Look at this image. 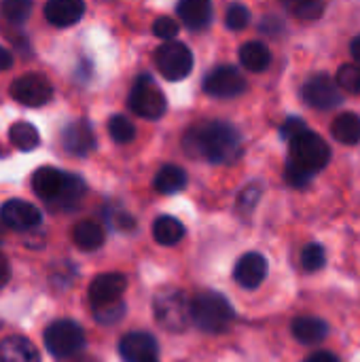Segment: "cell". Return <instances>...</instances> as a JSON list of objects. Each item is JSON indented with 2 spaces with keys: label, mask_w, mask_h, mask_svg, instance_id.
<instances>
[{
  "label": "cell",
  "mask_w": 360,
  "mask_h": 362,
  "mask_svg": "<svg viewBox=\"0 0 360 362\" xmlns=\"http://www.w3.org/2000/svg\"><path fill=\"white\" fill-rule=\"evenodd\" d=\"M182 146L189 155L210 163H233L242 155L240 132L227 121H202L193 125L185 134Z\"/></svg>",
  "instance_id": "6da1fadb"
},
{
  "label": "cell",
  "mask_w": 360,
  "mask_h": 362,
  "mask_svg": "<svg viewBox=\"0 0 360 362\" xmlns=\"http://www.w3.org/2000/svg\"><path fill=\"white\" fill-rule=\"evenodd\" d=\"M32 189L42 202L51 206H59V208H70L85 195L87 187L81 176L66 174L57 168L45 165L34 172Z\"/></svg>",
  "instance_id": "7a4b0ae2"
},
{
  "label": "cell",
  "mask_w": 360,
  "mask_h": 362,
  "mask_svg": "<svg viewBox=\"0 0 360 362\" xmlns=\"http://www.w3.org/2000/svg\"><path fill=\"white\" fill-rule=\"evenodd\" d=\"M233 318L231 303L219 293H199L191 301V322L204 333H225Z\"/></svg>",
  "instance_id": "3957f363"
},
{
  "label": "cell",
  "mask_w": 360,
  "mask_h": 362,
  "mask_svg": "<svg viewBox=\"0 0 360 362\" xmlns=\"http://www.w3.org/2000/svg\"><path fill=\"white\" fill-rule=\"evenodd\" d=\"M153 316L166 331L180 333L191 322V301L178 288H166L153 299Z\"/></svg>",
  "instance_id": "277c9868"
},
{
  "label": "cell",
  "mask_w": 360,
  "mask_h": 362,
  "mask_svg": "<svg viewBox=\"0 0 360 362\" xmlns=\"http://www.w3.org/2000/svg\"><path fill=\"white\" fill-rule=\"evenodd\" d=\"M291 155L289 161H293L295 165L316 174L323 168H327V163L331 161V148L329 144L314 132L306 129L299 136H295L291 142Z\"/></svg>",
  "instance_id": "5b68a950"
},
{
  "label": "cell",
  "mask_w": 360,
  "mask_h": 362,
  "mask_svg": "<svg viewBox=\"0 0 360 362\" xmlns=\"http://www.w3.org/2000/svg\"><path fill=\"white\" fill-rule=\"evenodd\" d=\"M45 346L55 358H70L85 348V333L72 320H57L45 331Z\"/></svg>",
  "instance_id": "8992f818"
},
{
  "label": "cell",
  "mask_w": 360,
  "mask_h": 362,
  "mask_svg": "<svg viewBox=\"0 0 360 362\" xmlns=\"http://www.w3.org/2000/svg\"><path fill=\"white\" fill-rule=\"evenodd\" d=\"M129 108L142 119L153 121V119L163 117V112L168 108L166 95L149 74H140L136 78V83L132 87V93H129Z\"/></svg>",
  "instance_id": "52a82bcc"
},
{
  "label": "cell",
  "mask_w": 360,
  "mask_h": 362,
  "mask_svg": "<svg viewBox=\"0 0 360 362\" xmlns=\"http://www.w3.org/2000/svg\"><path fill=\"white\" fill-rule=\"evenodd\" d=\"M155 64L163 78L182 81L193 70V51L178 40H168L155 51Z\"/></svg>",
  "instance_id": "ba28073f"
},
{
  "label": "cell",
  "mask_w": 360,
  "mask_h": 362,
  "mask_svg": "<svg viewBox=\"0 0 360 362\" xmlns=\"http://www.w3.org/2000/svg\"><path fill=\"white\" fill-rule=\"evenodd\" d=\"M204 91L212 98L229 100L246 91V78L236 66H216L204 78Z\"/></svg>",
  "instance_id": "9c48e42d"
},
{
  "label": "cell",
  "mask_w": 360,
  "mask_h": 362,
  "mask_svg": "<svg viewBox=\"0 0 360 362\" xmlns=\"http://www.w3.org/2000/svg\"><path fill=\"white\" fill-rule=\"evenodd\" d=\"M11 98L23 106L38 108V106H45L53 98V87L45 76L30 72V74H23L13 81Z\"/></svg>",
  "instance_id": "30bf717a"
},
{
  "label": "cell",
  "mask_w": 360,
  "mask_h": 362,
  "mask_svg": "<svg viewBox=\"0 0 360 362\" xmlns=\"http://www.w3.org/2000/svg\"><path fill=\"white\" fill-rule=\"evenodd\" d=\"M303 102L312 108L318 110H331L335 106H339L344 102V95L339 91V87L333 83V78L329 74H314L306 81L303 89H301Z\"/></svg>",
  "instance_id": "8fae6325"
},
{
  "label": "cell",
  "mask_w": 360,
  "mask_h": 362,
  "mask_svg": "<svg viewBox=\"0 0 360 362\" xmlns=\"http://www.w3.org/2000/svg\"><path fill=\"white\" fill-rule=\"evenodd\" d=\"M119 354L125 362H159V346L153 335L136 331L121 337Z\"/></svg>",
  "instance_id": "7c38bea8"
},
{
  "label": "cell",
  "mask_w": 360,
  "mask_h": 362,
  "mask_svg": "<svg viewBox=\"0 0 360 362\" xmlns=\"http://www.w3.org/2000/svg\"><path fill=\"white\" fill-rule=\"evenodd\" d=\"M40 210L23 199H8L0 208V221L17 231H28L40 225Z\"/></svg>",
  "instance_id": "4fadbf2b"
},
{
  "label": "cell",
  "mask_w": 360,
  "mask_h": 362,
  "mask_svg": "<svg viewBox=\"0 0 360 362\" xmlns=\"http://www.w3.org/2000/svg\"><path fill=\"white\" fill-rule=\"evenodd\" d=\"M125 288H127V278L123 274H102L89 284L87 297L91 308H98V305L121 301Z\"/></svg>",
  "instance_id": "5bb4252c"
},
{
  "label": "cell",
  "mask_w": 360,
  "mask_h": 362,
  "mask_svg": "<svg viewBox=\"0 0 360 362\" xmlns=\"http://www.w3.org/2000/svg\"><path fill=\"white\" fill-rule=\"evenodd\" d=\"M62 146L66 153L85 157L95 148V134L93 127L85 119H76L68 123L62 132Z\"/></svg>",
  "instance_id": "9a60e30c"
},
{
  "label": "cell",
  "mask_w": 360,
  "mask_h": 362,
  "mask_svg": "<svg viewBox=\"0 0 360 362\" xmlns=\"http://www.w3.org/2000/svg\"><path fill=\"white\" fill-rule=\"evenodd\" d=\"M233 278L242 288H259L267 278V261L259 252H246L233 269Z\"/></svg>",
  "instance_id": "2e32d148"
},
{
  "label": "cell",
  "mask_w": 360,
  "mask_h": 362,
  "mask_svg": "<svg viewBox=\"0 0 360 362\" xmlns=\"http://www.w3.org/2000/svg\"><path fill=\"white\" fill-rule=\"evenodd\" d=\"M85 13V2L83 0H47L45 4V17L49 23L57 28H68L81 21Z\"/></svg>",
  "instance_id": "e0dca14e"
},
{
  "label": "cell",
  "mask_w": 360,
  "mask_h": 362,
  "mask_svg": "<svg viewBox=\"0 0 360 362\" xmlns=\"http://www.w3.org/2000/svg\"><path fill=\"white\" fill-rule=\"evenodd\" d=\"M176 11L182 23L193 32H202L212 23V0H180Z\"/></svg>",
  "instance_id": "ac0fdd59"
},
{
  "label": "cell",
  "mask_w": 360,
  "mask_h": 362,
  "mask_svg": "<svg viewBox=\"0 0 360 362\" xmlns=\"http://www.w3.org/2000/svg\"><path fill=\"white\" fill-rule=\"evenodd\" d=\"M0 362H40V354L30 339L11 335L0 341Z\"/></svg>",
  "instance_id": "d6986e66"
},
{
  "label": "cell",
  "mask_w": 360,
  "mask_h": 362,
  "mask_svg": "<svg viewBox=\"0 0 360 362\" xmlns=\"http://www.w3.org/2000/svg\"><path fill=\"white\" fill-rule=\"evenodd\" d=\"M293 335L303 346H318L329 335V325L316 316H299L293 320Z\"/></svg>",
  "instance_id": "ffe728a7"
},
{
  "label": "cell",
  "mask_w": 360,
  "mask_h": 362,
  "mask_svg": "<svg viewBox=\"0 0 360 362\" xmlns=\"http://www.w3.org/2000/svg\"><path fill=\"white\" fill-rule=\"evenodd\" d=\"M72 242L81 250H87V252L98 250L104 244V229L95 221H81L72 229Z\"/></svg>",
  "instance_id": "44dd1931"
},
{
  "label": "cell",
  "mask_w": 360,
  "mask_h": 362,
  "mask_svg": "<svg viewBox=\"0 0 360 362\" xmlns=\"http://www.w3.org/2000/svg\"><path fill=\"white\" fill-rule=\"evenodd\" d=\"M240 62L244 68H248L252 72H263L272 64V53L263 42L250 40V42L240 47Z\"/></svg>",
  "instance_id": "7402d4cb"
},
{
  "label": "cell",
  "mask_w": 360,
  "mask_h": 362,
  "mask_svg": "<svg viewBox=\"0 0 360 362\" xmlns=\"http://www.w3.org/2000/svg\"><path fill=\"white\" fill-rule=\"evenodd\" d=\"M153 238L161 246H174L185 238V225L174 216H159L153 223Z\"/></svg>",
  "instance_id": "603a6c76"
},
{
  "label": "cell",
  "mask_w": 360,
  "mask_h": 362,
  "mask_svg": "<svg viewBox=\"0 0 360 362\" xmlns=\"http://www.w3.org/2000/svg\"><path fill=\"white\" fill-rule=\"evenodd\" d=\"M155 189L163 195H172L185 189L187 185V172L180 165H163L155 176Z\"/></svg>",
  "instance_id": "cb8c5ba5"
},
{
  "label": "cell",
  "mask_w": 360,
  "mask_h": 362,
  "mask_svg": "<svg viewBox=\"0 0 360 362\" xmlns=\"http://www.w3.org/2000/svg\"><path fill=\"white\" fill-rule=\"evenodd\" d=\"M331 134L342 144L360 142V117L354 112H344L331 123Z\"/></svg>",
  "instance_id": "d4e9b609"
},
{
  "label": "cell",
  "mask_w": 360,
  "mask_h": 362,
  "mask_svg": "<svg viewBox=\"0 0 360 362\" xmlns=\"http://www.w3.org/2000/svg\"><path fill=\"white\" fill-rule=\"evenodd\" d=\"M8 138H11V144L15 148H19V151H34L40 144L38 129L32 123H28V121L13 123L11 132H8Z\"/></svg>",
  "instance_id": "484cf974"
},
{
  "label": "cell",
  "mask_w": 360,
  "mask_h": 362,
  "mask_svg": "<svg viewBox=\"0 0 360 362\" xmlns=\"http://www.w3.org/2000/svg\"><path fill=\"white\" fill-rule=\"evenodd\" d=\"M286 11L293 17L299 19H318L325 11V2L323 0H282Z\"/></svg>",
  "instance_id": "4316f807"
},
{
  "label": "cell",
  "mask_w": 360,
  "mask_h": 362,
  "mask_svg": "<svg viewBox=\"0 0 360 362\" xmlns=\"http://www.w3.org/2000/svg\"><path fill=\"white\" fill-rule=\"evenodd\" d=\"M108 134L117 144H127L136 138V127L129 119H125L123 115H115L108 121Z\"/></svg>",
  "instance_id": "83f0119b"
},
{
  "label": "cell",
  "mask_w": 360,
  "mask_h": 362,
  "mask_svg": "<svg viewBox=\"0 0 360 362\" xmlns=\"http://www.w3.org/2000/svg\"><path fill=\"white\" fill-rule=\"evenodd\" d=\"M0 13L11 23H23L32 13V0H2Z\"/></svg>",
  "instance_id": "f1b7e54d"
},
{
  "label": "cell",
  "mask_w": 360,
  "mask_h": 362,
  "mask_svg": "<svg viewBox=\"0 0 360 362\" xmlns=\"http://www.w3.org/2000/svg\"><path fill=\"white\" fill-rule=\"evenodd\" d=\"M337 87L346 89L352 95H360V66L359 64H344L337 70Z\"/></svg>",
  "instance_id": "f546056e"
},
{
  "label": "cell",
  "mask_w": 360,
  "mask_h": 362,
  "mask_svg": "<svg viewBox=\"0 0 360 362\" xmlns=\"http://www.w3.org/2000/svg\"><path fill=\"white\" fill-rule=\"evenodd\" d=\"M125 316V303L123 299L121 301H115V303H106V305H98L93 308V318L98 325H117L121 318Z\"/></svg>",
  "instance_id": "4dcf8cb0"
},
{
  "label": "cell",
  "mask_w": 360,
  "mask_h": 362,
  "mask_svg": "<svg viewBox=\"0 0 360 362\" xmlns=\"http://www.w3.org/2000/svg\"><path fill=\"white\" fill-rule=\"evenodd\" d=\"M327 263V252L320 244H308L301 250V265L306 272H320Z\"/></svg>",
  "instance_id": "1f68e13d"
},
{
  "label": "cell",
  "mask_w": 360,
  "mask_h": 362,
  "mask_svg": "<svg viewBox=\"0 0 360 362\" xmlns=\"http://www.w3.org/2000/svg\"><path fill=\"white\" fill-rule=\"evenodd\" d=\"M248 23H250V11H248L244 4H231V6L227 8L225 25H227L229 30L240 32V30H244Z\"/></svg>",
  "instance_id": "d6a6232c"
},
{
  "label": "cell",
  "mask_w": 360,
  "mask_h": 362,
  "mask_svg": "<svg viewBox=\"0 0 360 362\" xmlns=\"http://www.w3.org/2000/svg\"><path fill=\"white\" fill-rule=\"evenodd\" d=\"M261 185H257V182H252V185H248L240 195H238V212H242V214H250L255 208H257V204H259V199H261Z\"/></svg>",
  "instance_id": "836d02e7"
},
{
  "label": "cell",
  "mask_w": 360,
  "mask_h": 362,
  "mask_svg": "<svg viewBox=\"0 0 360 362\" xmlns=\"http://www.w3.org/2000/svg\"><path fill=\"white\" fill-rule=\"evenodd\" d=\"M312 178H314L312 172H308V170L295 165L293 161H286V182H289L291 187H295V189H306V187L312 182Z\"/></svg>",
  "instance_id": "e575fe53"
},
{
  "label": "cell",
  "mask_w": 360,
  "mask_h": 362,
  "mask_svg": "<svg viewBox=\"0 0 360 362\" xmlns=\"http://www.w3.org/2000/svg\"><path fill=\"white\" fill-rule=\"evenodd\" d=\"M153 34L166 40H174V36L178 34V23L172 17H159L153 23Z\"/></svg>",
  "instance_id": "d590c367"
},
{
  "label": "cell",
  "mask_w": 360,
  "mask_h": 362,
  "mask_svg": "<svg viewBox=\"0 0 360 362\" xmlns=\"http://www.w3.org/2000/svg\"><path fill=\"white\" fill-rule=\"evenodd\" d=\"M308 129V125H306V121L303 119H299V117H291V119H286L284 121V125L280 127V136L286 140V142H291L295 136H299L301 132H306Z\"/></svg>",
  "instance_id": "8d00e7d4"
},
{
  "label": "cell",
  "mask_w": 360,
  "mask_h": 362,
  "mask_svg": "<svg viewBox=\"0 0 360 362\" xmlns=\"http://www.w3.org/2000/svg\"><path fill=\"white\" fill-rule=\"evenodd\" d=\"M261 30L265 32V34H272V36H276L280 30H284V25H282V21L278 19V17H265L263 21H261Z\"/></svg>",
  "instance_id": "74e56055"
},
{
  "label": "cell",
  "mask_w": 360,
  "mask_h": 362,
  "mask_svg": "<svg viewBox=\"0 0 360 362\" xmlns=\"http://www.w3.org/2000/svg\"><path fill=\"white\" fill-rule=\"evenodd\" d=\"M8 278H11L8 261H6V257H4V255H0V288H4V286H6Z\"/></svg>",
  "instance_id": "f35d334b"
},
{
  "label": "cell",
  "mask_w": 360,
  "mask_h": 362,
  "mask_svg": "<svg viewBox=\"0 0 360 362\" xmlns=\"http://www.w3.org/2000/svg\"><path fill=\"white\" fill-rule=\"evenodd\" d=\"M306 362H339V358L331 352H316V354L308 356Z\"/></svg>",
  "instance_id": "ab89813d"
},
{
  "label": "cell",
  "mask_w": 360,
  "mask_h": 362,
  "mask_svg": "<svg viewBox=\"0 0 360 362\" xmlns=\"http://www.w3.org/2000/svg\"><path fill=\"white\" fill-rule=\"evenodd\" d=\"M13 66V53L0 45V70H8Z\"/></svg>",
  "instance_id": "60d3db41"
},
{
  "label": "cell",
  "mask_w": 360,
  "mask_h": 362,
  "mask_svg": "<svg viewBox=\"0 0 360 362\" xmlns=\"http://www.w3.org/2000/svg\"><path fill=\"white\" fill-rule=\"evenodd\" d=\"M117 227H119V229H123V231H132V229L136 227V221H134L129 214H119V218H117Z\"/></svg>",
  "instance_id": "b9f144b4"
},
{
  "label": "cell",
  "mask_w": 360,
  "mask_h": 362,
  "mask_svg": "<svg viewBox=\"0 0 360 362\" xmlns=\"http://www.w3.org/2000/svg\"><path fill=\"white\" fill-rule=\"evenodd\" d=\"M350 51H352V55H354V59L360 64V34L359 36H354L352 38V42H350Z\"/></svg>",
  "instance_id": "7bdbcfd3"
}]
</instances>
